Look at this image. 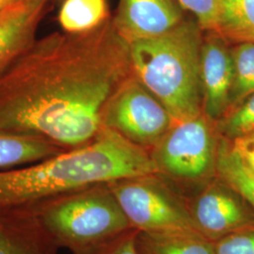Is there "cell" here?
<instances>
[{
    "mask_svg": "<svg viewBox=\"0 0 254 254\" xmlns=\"http://www.w3.org/2000/svg\"><path fill=\"white\" fill-rule=\"evenodd\" d=\"M133 73L128 43L111 17L82 33L56 31L0 72V132L65 150L100 133L109 99Z\"/></svg>",
    "mask_w": 254,
    "mask_h": 254,
    "instance_id": "cell-1",
    "label": "cell"
},
{
    "mask_svg": "<svg viewBox=\"0 0 254 254\" xmlns=\"http://www.w3.org/2000/svg\"><path fill=\"white\" fill-rule=\"evenodd\" d=\"M157 173L150 151L104 127L84 145L19 169L0 170V208L94 184Z\"/></svg>",
    "mask_w": 254,
    "mask_h": 254,
    "instance_id": "cell-2",
    "label": "cell"
},
{
    "mask_svg": "<svg viewBox=\"0 0 254 254\" xmlns=\"http://www.w3.org/2000/svg\"><path fill=\"white\" fill-rule=\"evenodd\" d=\"M202 28L185 19L172 31L128 44L133 73L161 101L176 122L202 113Z\"/></svg>",
    "mask_w": 254,
    "mask_h": 254,
    "instance_id": "cell-3",
    "label": "cell"
},
{
    "mask_svg": "<svg viewBox=\"0 0 254 254\" xmlns=\"http://www.w3.org/2000/svg\"><path fill=\"white\" fill-rule=\"evenodd\" d=\"M27 204L55 245L72 254L132 228L109 183L64 191Z\"/></svg>",
    "mask_w": 254,
    "mask_h": 254,
    "instance_id": "cell-4",
    "label": "cell"
},
{
    "mask_svg": "<svg viewBox=\"0 0 254 254\" xmlns=\"http://www.w3.org/2000/svg\"><path fill=\"white\" fill-rule=\"evenodd\" d=\"M220 135L203 112L174 123L150 151L157 173L188 199L217 177Z\"/></svg>",
    "mask_w": 254,
    "mask_h": 254,
    "instance_id": "cell-5",
    "label": "cell"
},
{
    "mask_svg": "<svg viewBox=\"0 0 254 254\" xmlns=\"http://www.w3.org/2000/svg\"><path fill=\"white\" fill-rule=\"evenodd\" d=\"M131 227L145 233L196 231L187 199L158 173L109 183Z\"/></svg>",
    "mask_w": 254,
    "mask_h": 254,
    "instance_id": "cell-6",
    "label": "cell"
},
{
    "mask_svg": "<svg viewBox=\"0 0 254 254\" xmlns=\"http://www.w3.org/2000/svg\"><path fill=\"white\" fill-rule=\"evenodd\" d=\"M167 108L134 73L114 92L103 114V127L151 151L174 125Z\"/></svg>",
    "mask_w": 254,
    "mask_h": 254,
    "instance_id": "cell-7",
    "label": "cell"
},
{
    "mask_svg": "<svg viewBox=\"0 0 254 254\" xmlns=\"http://www.w3.org/2000/svg\"><path fill=\"white\" fill-rule=\"evenodd\" d=\"M187 201L197 232L213 242L254 223L253 204L218 175Z\"/></svg>",
    "mask_w": 254,
    "mask_h": 254,
    "instance_id": "cell-8",
    "label": "cell"
},
{
    "mask_svg": "<svg viewBox=\"0 0 254 254\" xmlns=\"http://www.w3.org/2000/svg\"><path fill=\"white\" fill-rule=\"evenodd\" d=\"M226 42L218 33L208 32L200 51L202 112L215 123L231 109L234 69Z\"/></svg>",
    "mask_w": 254,
    "mask_h": 254,
    "instance_id": "cell-9",
    "label": "cell"
},
{
    "mask_svg": "<svg viewBox=\"0 0 254 254\" xmlns=\"http://www.w3.org/2000/svg\"><path fill=\"white\" fill-rule=\"evenodd\" d=\"M177 0H120L112 19L117 32L128 44L161 36L185 20Z\"/></svg>",
    "mask_w": 254,
    "mask_h": 254,
    "instance_id": "cell-10",
    "label": "cell"
},
{
    "mask_svg": "<svg viewBox=\"0 0 254 254\" xmlns=\"http://www.w3.org/2000/svg\"><path fill=\"white\" fill-rule=\"evenodd\" d=\"M54 0H10L0 9V72L36 41Z\"/></svg>",
    "mask_w": 254,
    "mask_h": 254,
    "instance_id": "cell-11",
    "label": "cell"
},
{
    "mask_svg": "<svg viewBox=\"0 0 254 254\" xmlns=\"http://www.w3.org/2000/svg\"><path fill=\"white\" fill-rule=\"evenodd\" d=\"M29 204L0 208V254H58Z\"/></svg>",
    "mask_w": 254,
    "mask_h": 254,
    "instance_id": "cell-12",
    "label": "cell"
},
{
    "mask_svg": "<svg viewBox=\"0 0 254 254\" xmlns=\"http://www.w3.org/2000/svg\"><path fill=\"white\" fill-rule=\"evenodd\" d=\"M138 254H215L214 242L196 231L145 233L137 231Z\"/></svg>",
    "mask_w": 254,
    "mask_h": 254,
    "instance_id": "cell-13",
    "label": "cell"
},
{
    "mask_svg": "<svg viewBox=\"0 0 254 254\" xmlns=\"http://www.w3.org/2000/svg\"><path fill=\"white\" fill-rule=\"evenodd\" d=\"M64 150L42 137L0 132V170L35 163Z\"/></svg>",
    "mask_w": 254,
    "mask_h": 254,
    "instance_id": "cell-14",
    "label": "cell"
},
{
    "mask_svg": "<svg viewBox=\"0 0 254 254\" xmlns=\"http://www.w3.org/2000/svg\"><path fill=\"white\" fill-rule=\"evenodd\" d=\"M216 33L236 44H254V0H219Z\"/></svg>",
    "mask_w": 254,
    "mask_h": 254,
    "instance_id": "cell-15",
    "label": "cell"
},
{
    "mask_svg": "<svg viewBox=\"0 0 254 254\" xmlns=\"http://www.w3.org/2000/svg\"><path fill=\"white\" fill-rule=\"evenodd\" d=\"M110 17L107 0H65L59 22L65 32L82 33L100 27Z\"/></svg>",
    "mask_w": 254,
    "mask_h": 254,
    "instance_id": "cell-16",
    "label": "cell"
},
{
    "mask_svg": "<svg viewBox=\"0 0 254 254\" xmlns=\"http://www.w3.org/2000/svg\"><path fill=\"white\" fill-rule=\"evenodd\" d=\"M217 175L240 192L254 207V173L240 161L229 140L220 136Z\"/></svg>",
    "mask_w": 254,
    "mask_h": 254,
    "instance_id": "cell-17",
    "label": "cell"
},
{
    "mask_svg": "<svg viewBox=\"0 0 254 254\" xmlns=\"http://www.w3.org/2000/svg\"><path fill=\"white\" fill-rule=\"evenodd\" d=\"M234 79L231 109L254 92V44L241 43L231 49Z\"/></svg>",
    "mask_w": 254,
    "mask_h": 254,
    "instance_id": "cell-18",
    "label": "cell"
},
{
    "mask_svg": "<svg viewBox=\"0 0 254 254\" xmlns=\"http://www.w3.org/2000/svg\"><path fill=\"white\" fill-rule=\"evenodd\" d=\"M220 136L232 140L254 130V92L216 123Z\"/></svg>",
    "mask_w": 254,
    "mask_h": 254,
    "instance_id": "cell-19",
    "label": "cell"
},
{
    "mask_svg": "<svg viewBox=\"0 0 254 254\" xmlns=\"http://www.w3.org/2000/svg\"><path fill=\"white\" fill-rule=\"evenodd\" d=\"M215 254H254V223L214 242Z\"/></svg>",
    "mask_w": 254,
    "mask_h": 254,
    "instance_id": "cell-20",
    "label": "cell"
},
{
    "mask_svg": "<svg viewBox=\"0 0 254 254\" xmlns=\"http://www.w3.org/2000/svg\"><path fill=\"white\" fill-rule=\"evenodd\" d=\"M183 9L190 11L203 31L216 32L219 17V0H177Z\"/></svg>",
    "mask_w": 254,
    "mask_h": 254,
    "instance_id": "cell-21",
    "label": "cell"
},
{
    "mask_svg": "<svg viewBox=\"0 0 254 254\" xmlns=\"http://www.w3.org/2000/svg\"><path fill=\"white\" fill-rule=\"evenodd\" d=\"M137 230L131 228L126 232L75 254H138L136 248Z\"/></svg>",
    "mask_w": 254,
    "mask_h": 254,
    "instance_id": "cell-22",
    "label": "cell"
},
{
    "mask_svg": "<svg viewBox=\"0 0 254 254\" xmlns=\"http://www.w3.org/2000/svg\"><path fill=\"white\" fill-rule=\"evenodd\" d=\"M229 142L242 164L254 173V130L229 140Z\"/></svg>",
    "mask_w": 254,
    "mask_h": 254,
    "instance_id": "cell-23",
    "label": "cell"
},
{
    "mask_svg": "<svg viewBox=\"0 0 254 254\" xmlns=\"http://www.w3.org/2000/svg\"><path fill=\"white\" fill-rule=\"evenodd\" d=\"M10 0H0V8H2L5 4H7Z\"/></svg>",
    "mask_w": 254,
    "mask_h": 254,
    "instance_id": "cell-24",
    "label": "cell"
},
{
    "mask_svg": "<svg viewBox=\"0 0 254 254\" xmlns=\"http://www.w3.org/2000/svg\"><path fill=\"white\" fill-rule=\"evenodd\" d=\"M0 9H1V8H0Z\"/></svg>",
    "mask_w": 254,
    "mask_h": 254,
    "instance_id": "cell-25",
    "label": "cell"
}]
</instances>
